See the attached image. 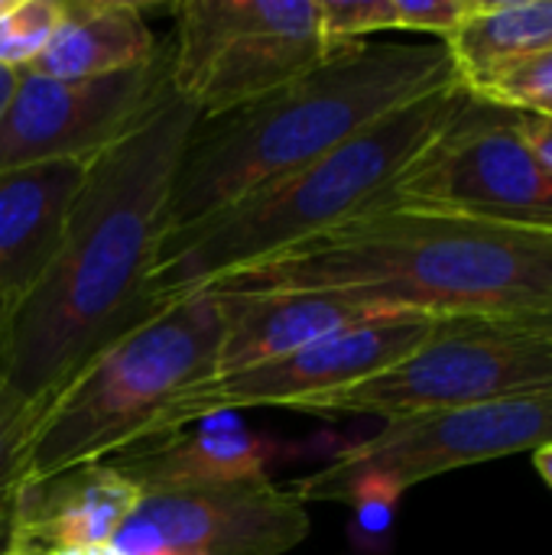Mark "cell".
<instances>
[{
  "label": "cell",
  "mask_w": 552,
  "mask_h": 555,
  "mask_svg": "<svg viewBox=\"0 0 552 555\" xmlns=\"http://www.w3.org/2000/svg\"><path fill=\"white\" fill-rule=\"evenodd\" d=\"M472 3L475 0H390V26L446 39L468 16Z\"/></svg>",
  "instance_id": "obj_22"
},
{
  "label": "cell",
  "mask_w": 552,
  "mask_h": 555,
  "mask_svg": "<svg viewBox=\"0 0 552 555\" xmlns=\"http://www.w3.org/2000/svg\"><path fill=\"white\" fill-rule=\"evenodd\" d=\"M7 555H42V553H36V550H29V546H23V543H16L13 550Z\"/></svg>",
  "instance_id": "obj_28"
},
{
  "label": "cell",
  "mask_w": 552,
  "mask_h": 555,
  "mask_svg": "<svg viewBox=\"0 0 552 555\" xmlns=\"http://www.w3.org/2000/svg\"><path fill=\"white\" fill-rule=\"evenodd\" d=\"M13 88H16V72L13 68H0V117H3V111L10 104Z\"/></svg>",
  "instance_id": "obj_27"
},
{
  "label": "cell",
  "mask_w": 552,
  "mask_h": 555,
  "mask_svg": "<svg viewBox=\"0 0 552 555\" xmlns=\"http://www.w3.org/2000/svg\"><path fill=\"white\" fill-rule=\"evenodd\" d=\"M552 442V387L540 393L488 400L475 406L384 423L371 439L338 452L325 468L290 481L286 488L309 507L355 478H381L410 491L455 468H472L517 452H537Z\"/></svg>",
  "instance_id": "obj_9"
},
{
  "label": "cell",
  "mask_w": 552,
  "mask_h": 555,
  "mask_svg": "<svg viewBox=\"0 0 552 555\" xmlns=\"http://www.w3.org/2000/svg\"><path fill=\"white\" fill-rule=\"evenodd\" d=\"M459 81L475 91L508 65L552 46V0H475L442 39Z\"/></svg>",
  "instance_id": "obj_18"
},
{
  "label": "cell",
  "mask_w": 552,
  "mask_h": 555,
  "mask_svg": "<svg viewBox=\"0 0 552 555\" xmlns=\"http://www.w3.org/2000/svg\"><path fill=\"white\" fill-rule=\"evenodd\" d=\"M163 39L150 29L143 7L124 0H65L59 29L39 59L23 68L42 78L78 81L146 65Z\"/></svg>",
  "instance_id": "obj_17"
},
{
  "label": "cell",
  "mask_w": 552,
  "mask_h": 555,
  "mask_svg": "<svg viewBox=\"0 0 552 555\" xmlns=\"http://www.w3.org/2000/svg\"><path fill=\"white\" fill-rule=\"evenodd\" d=\"M85 172V163L0 172V335L49 273Z\"/></svg>",
  "instance_id": "obj_14"
},
{
  "label": "cell",
  "mask_w": 552,
  "mask_h": 555,
  "mask_svg": "<svg viewBox=\"0 0 552 555\" xmlns=\"http://www.w3.org/2000/svg\"><path fill=\"white\" fill-rule=\"evenodd\" d=\"M10 3H13V0H0V16L7 13V7H10Z\"/></svg>",
  "instance_id": "obj_29"
},
{
  "label": "cell",
  "mask_w": 552,
  "mask_h": 555,
  "mask_svg": "<svg viewBox=\"0 0 552 555\" xmlns=\"http://www.w3.org/2000/svg\"><path fill=\"white\" fill-rule=\"evenodd\" d=\"M211 286L345 289L429 319H524L552 312V234L384 208Z\"/></svg>",
  "instance_id": "obj_2"
},
{
  "label": "cell",
  "mask_w": 552,
  "mask_h": 555,
  "mask_svg": "<svg viewBox=\"0 0 552 555\" xmlns=\"http://www.w3.org/2000/svg\"><path fill=\"white\" fill-rule=\"evenodd\" d=\"M550 117H552V114H550Z\"/></svg>",
  "instance_id": "obj_30"
},
{
  "label": "cell",
  "mask_w": 552,
  "mask_h": 555,
  "mask_svg": "<svg viewBox=\"0 0 552 555\" xmlns=\"http://www.w3.org/2000/svg\"><path fill=\"white\" fill-rule=\"evenodd\" d=\"M514 322L524 325L527 332H534V335L552 341V312H543V315H524V319H514Z\"/></svg>",
  "instance_id": "obj_24"
},
{
  "label": "cell",
  "mask_w": 552,
  "mask_h": 555,
  "mask_svg": "<svg viewBox=\"0 0 552 555\" xmlns=\"http://www.w3.org/2000/svg\"><path fill=\"white\" fill-rule=\"evenodd\" d=\"M521 114V111H517ZM521 133L530 150L552 169V117L550 114H521Z\"/></svg>",
  "instance_id": "obj_23"
},
{
  "label": "cell",
  "mask_w": 552,
  "mask_h": 555,
  "mask_svg": "<svg viewBox=\"0 0 552 555\" xmlns=\"http://www.w3.org/2000/svg\"><path fill=\"white\" fill-rule=\"evenodd\" d=\"M472 94L478 101L521 114H552V46L508 65L495 78L478 85Z\"/></svg>",
  "instance_id": "obj_21"
},
{
  "label": "cell",
  "mask_w": 552,
  "mask_h": 555,
  "mask_svg": "<svg viewBox=\"0 0 552 555\" xmlns=\"http://www.w3.org/2000/svg\"><path fill=\"white\" fill-rule=\"evenodd\" d=\"M202 114L176 88L88 163L59 254L0 335V377L36 416L111 345L163 309L159 250Z\"/></svg>",
  "instance_id": "obj_1"
},
{
  "label": "cell",
  "mask_w": 552,
  "mask_h": 555,
  "mask_svg": "<svg viewBox=\"0 0 552 555\" xmlns=\"http://www.w3.org/2000/svg\"><path fill=\"white\" fill-rule=\"evenodd\" d=\"M39 416L0 377V555L16 546L20 511L29 488V446Z\"/></svg>",
  "instance_id": "obj_19"
},
{
  "label": "cell",
  "mask_w": 552,
  "mask_h": 555,
  "mask_svg": "<svg viewBox=\"0 0 552 555\" xmlns=\"http://www.w3.org/2000/svg\"><path fill=\"white\" fill-rule=\"evenodd\" d=\"M552 387V341L514 319H439L436 332L394 367L299 400L290 413L342 420L377 416L384 423L475 406Z\"/></svg>",
  "instance_id": "obj_6"
},
{
  "label": "cell",
  "mask_w": 552,
  "mask_h": 555,
  "mask_svg": "<svg viewBox=\"0 0 552 555\" xmlns=\"http://www.w3.org/2000/svg\"><path fill=\"white\" fill-rule=\"evenodd\" d=\"M312 530L309 507L270 478L143 494L111 546L124 555H286Z\"/></svg>",
  "instance_id": "obj_12"
},
{
  "label": "cell",
  "mask_w": 552,
  "mask_h": 555,
  "mask_svg": "<svg viewBox=\"0 0 552 555\" xmlns=\"http://www.w3.org/2000/svg\"><path fill=\"white\" fill-rule=\"evenodd\" d=\"M39 553V550H36ZM42 555H124L117 546H111V543H104V546H78V550H49V553Z\"/></svg>",
  "instance_id": "obj_25"
},
{
  "label": "cell",
  "mask_w": 552,
  "mask_h": 555,
  "mask_svg": "<svg viewBox=\"0 0 552 555\" xmlns=\"http://www.w3.org/2000/svg\"><path fill=\"white\" fill-rule=\"evenodd\" d=\"M218 289L228 296V325L215 377L390 315V309L345 289Z\"/></svg>",
  "instance_id": "obj_13"
},
{
  "label": "cell",
  "mask_w": 552,
  "mask_h": 555,
  "mask_svg": "<svg viewBox=\"0 0 552 555\" xmlns=\"http://www.w3.org/2000/svg\"><path fill=\"white\" fill-rule=\"evenodd\" d=\"M140 498V488L111 462L52 475L26 488L16 543L39 553L114 543Z\"/></svg>",
  "instance_id": "obj_15"
},
{
  "label": "cell",
  "mask_w": 552,
  "mask_h": 555,
  "mask_svg": "<svg viewBox=\"0 0 552 555\" xmlns=\"http://www.w3.org/2000/svg\"><path fill=\"white\" fill-rule=\"evenodd\" d=\"M534 465H537V475L552 488V442L534 452Z\"/></svg>",
  "instance_id": "obj_26"
},
{
  "label": "cell",
  "mask_w": 552,
  "mask_h": 555,
  "mask_svg": "<svg viewBox=\"0 0 552 555\" xmlns=\"http://www.w3.org/2000/svg\"><path fill=\"white\" fill-rule=\"evenodd\" d=\"M384 208H413L552 234V169L521 133V114L478 101L397 179Z\"/></svg>",
  "instance_id": "obj_8"
},
{
  "label": "cell",
  "mask_w": 552,
  "mask_h": 555,
  "mask_svg": "<svg viewBox=\"0 0 552 555\" xmlns=\"http://www.w3.org/2000/svg\"><path fill=\"white\" fill-rule=\"evenodd\" d=\"M62 13L65 0H13L0 16V68H29L59 29Z\"/></svg>",
  "instance_id": "obj_20"
},
{
  "label": "cell",
  "mask_w": 552,
  "mask_h": 555,
  "mask_svg": "<svg viewBox=\"0 0 552 555\" xmlns=\"http://www.w3.org/2000/svg\"><path fill=\"white\" fill-rule=\"evenodd\" d=\"M172 91V46L137 68L59 81L16 72L0 117V172L39 163H91L120 143Z\"/></svg>",
  "instance_id": "obj_11"
},
{
  "label": "cell",
  "mask_w": 552,
  "mask_h": 555,
  "mask_svg": "<svg viewBox=\"0 0 552 555\" xmlns=\"http://www.w3.org/2000/svg\"><path fill=\"white\" fill-rule=\"evenodd\" d=\"M172 16V88L202 120L234 114L345 49L325 36L319 0H189Z\"/></svg>",
  "instance_id": "obj_7"
},
{
  "label": "cell",
  "mask_w": 552,
  "mask_h": 555,
  "mask_svg": "<svg viewBox=\"0 0 552 555\" xmlns=\"http://www.w3.org/2000/svg\"><path fill=\"white\" fill-rule=\"evenodd\" d=\"M224 325L228 296L198 286L94 358L39 416L29 485L140 446L172 400L218 374Z\"/></svg>",
  "instance_id": "obj_5"
},
{
  "label": "cell",
  "mask_w": 552,
  "mask_h": 555,
  "mask_svg": "<svg viewBox=\"0 0 552 555\" xmlns=\"http://www.w3.org/2000/svg\"><path fill=\"white\" fill-rule=\"evenodd\" d=\"M140 494L185 491L267 478L270 442L247 429H182L169 439L146 442L107 459Z\"/></svg>",
  "instance_id": "obj_16"
},
{
  "label": "cell",
  "mask_w": 552,
  "mask_h": 555,
  "mask_svg": "<svg viewBox=\"0 0 552 555\" xmlns=\"http://www.w3.org/2000/svg\"><path fill=\"white\" fill-rule=\"evenodd\" d=\"M468 101L452 81L361 130L329 156L296 169L215 215L166 234L156 267L163 306L221 283L381 208L397 179L446 133Z\"/></svg>",
  "instance_id": "obj_4"
},
{
  "label": "cell",
  "mask_w": 552,
  "mask_h": 555,
  "mask_svg": "<svg viewBox=\"0 0 552 555\" xmlns=\"http://www.w3.org/2000/svg\"><path fill=\"white\" fill-rule=\"evenodd\" d=\"M436 325L439 319H429V315L390 312L374 322L355 325L348 332L312 341L283 358H273V361H264V364H254L224 377H211L198 384L195 390L182 393L179 400H172L159 413V420L153 423V429L146 433L140 446L169 439L211 416H228V413L257 410V406L290 410L299 400L345 390L403 361L436 332Z\"/></svg>",
  "instance_id": "obj_10"
},
{
  "label": "cell",
  "mask_w": 552,
  "mask_h": 555,
  "mask_svg": "<svg viewBox=\"0 0 552 555\" xmlns=\"http://www.w3.org/2000/svg\"><path fill=\"white\" fill-rule=\"evenodd\" d=\"M452 81L459 75L442 42H351L286 88L202 120L182 156L166 234L306 169Z\"/></svg>",
  "instance_id": "obj_3"
}]
</instances>
